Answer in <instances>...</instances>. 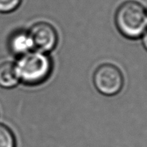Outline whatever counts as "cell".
Segmentation results:
<instances>
[{"label": "cell", "instance_id": "cell-7", "mask_svg": "<svg viewBox=\"0 0 147 147\" xmlns=\"http://www.w3.org/2000/svg\"><path fill=\"white\" fill-rule=\"evenodd\" d=\"M0 147H15V139L12 132L2 124H0Z\"/></svg>", "mask_w": 147, "mask_h": 147}, {"label": "cell", "instance_id": "cell-6", "mask_svg": "<svg viewBox=\"0 0 147 147\" xmlns=\"http://www.w3.org/2000/svg\"><path fill=\"white\" fill-rule=\"evenodd\" d=\"M20 81L15 64L4 63L0 65V87L11 88L17 85Z\"/></svg>", "mask_w": 147, "mask_h": 147}, {"label": "cell", "instance_id": "cell-10", "mask_svg": "<svg viewBox=\"0 0 147 147\" xmlns=\"http://www.w3.org/2000/svg\"><path fill=\"white\" fill-rule=\"evenodd\" d=\"M146 17H147V11H146Z\"/></svg>", "mask_w": 147, "mask_h": 147}, {"label": "cell", "instance_id": "cell-4", "mask_svg": "<svg viewBox=\"0 0 147 147\" xmlns=\"http://www.w3.org/2000/svg\"><path fill=\"white\" fill-rule=\"evenodd\" d=\"M33 47L37 51L47 53L55 47L57 34L55 29L47 22H39L32 26L29 32Z\"/></svg>", "mask_w": 147, "mask_h": 147}, {"label": "cell", "instance_id": "cell-3", "mask_svg": "<svg viewBox=\"0 0 147 147\" xmlns=\"http://www.w3.org/2000/svg\"><path fill=\"white\" fill-rule=\"evenodd\" d=\"M96 89L106 96H114L120 92L123 85V74L116 66L103 64L96 69L93 76Z\"/></svg>", "mask_w": 147, "mask_h": 147}, {"label": "cell", "instance_id": "cell-2", "mask_svg": "<svg viewBox=\"0 0 147 147\" xmlns=\"http://www.w3.org/2000/svg\"><path fill=\"white\" fill-rule=\"evenodd\" d=\"M116 23L123 35L131 39L138 38L146 28V11L138 1H126L116 11Z\"/></svg>", "mask_w": 147, "mask_h": 147}, {"label": "cell", "instance_id": "cell-9", "mask_svg": "<svg viewBox=\"0 0 147 147\" xmlns=\"http://www.w3.org/2000/svg\"><path fill=\"white\" fill-rule=\"evenodd\" d=\"M143 44H144V45L145 48H146V50H147V32L146 33H145L144 35Z\"/></svg>", "mask_w": 147, "mask_h": 147}, {"label": "cell", "instance_id": "cell-1", "mask_svg": "<svg viewBox=\"0 0 147 147\" xmlns=\"http://www.w3.org/2000/svg\"><path fill=\"white\" fill-rule=\"evenodd\" d=\"M15 67L20 80L27 85H37L49 77L52 62L46 53L36 50L20 56Z\"/></svg>", "mask_w": 147, "mask_h": 147}, {"label": "cell", "instance_id": "cell-5", "mask_svg": "<svg viewBox=\"0 0 147 147\" xmlns=\"http://www.w3.org/2000/svg\"><path fill=\"white\" fill-rule=\"evenodd\" d=\"M9 47L11 53L19 56L23 55L34 49L30 34L24 31L17 32L10 37Z\"/></svg>", "mask_w": 147, "mask_h": 147}, {"label": "cell", "instance_id": "cell-8", "mask_svg": "<svg viewBox=\"0 0 147 147\" xmlns=\"http://www.w3.org/2000/svg\"><path fill=\"white\" fill-rule=\"evenodd\" d=\"M22 0H0V12L9 13L20 6Z\"/></svg>", "mask_w": 147, "mask_h": 147}]
</instances>
